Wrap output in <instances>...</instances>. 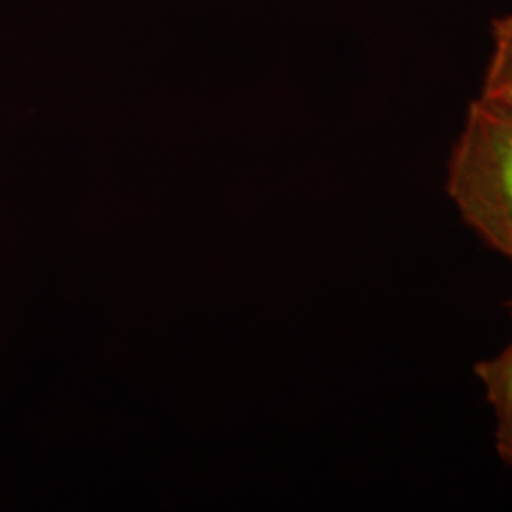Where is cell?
<instances>
[{"instance_id": "cell-4", "label": "cell", "mask_w": 512, "mask_h": 512, "mask_svg": "<svg viewBox=\"0 0 512 512\" xmlns=\"http://www.w3.org/2000/svg\"><path fill=\"white\" fill-rule=\"evenodd\" d=\"M511 311H512V302H511Z\"/></svg>"}, {"instance_id": "cell-1", "label": "cell", "mask_w": 512, "mask_h": 512, "mask_svg": "<svg viewBox=\"0 0 512 512\" xmlns=\"http://www.w3.org/2000/svg\"><path fill=\"white\" fill-rule=\"evenodd\" d=\"M446 190L476 236L512 258V112L480 97L452 150Z\"/></svg>"}, {"instance_id": "cell-3", "label": "cell", "mask_w": 512, "mask_h": 512, "mask_svg": "<svg viewBox=\"0 0 512 512\" xmlns=\"http://www.w3.org/2000/svg\"><path fill=\"white\" fill-rule=\"evenodd\" d=\"M478 97L512 112V14L492 25V55Z\"/></svg>"}, {"instance_id": "cell-2", "label": "cell", "mask_w": 512, "mask_h": 512, "mask_svg": "<svg viewBox=\"0 0 512 512\" xmlns=\"http://www.w3.org/2000/svg\"><path fill=\"white\" fill-rule=\"evenodd\" d=\"M495 416V448L512 467V344L475 366Z\"/></svg>"}]
</instances>
